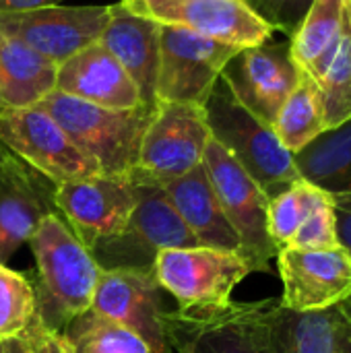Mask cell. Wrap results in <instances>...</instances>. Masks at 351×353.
I'll use <instances>...</instances> for the list:
<instances>
[{"instance_id":"d6a6232c","label":"cell","mask_w":351,"mask_h":353,"mask_svg":"<svg viewBox=\"0 0 351 353\" xmlns=\"http://www.w3.org/2000/svg\"><path fill=\"white\" fill-rule=\"evenodd\" d=\"M333 209H335V219H337L339 244L351 254V194L333 196Z\"/></svg>"},{"instance_id":"4316f807","label":"cell","mask_w":351,"mask_h":353,"mask_svg":"<svg viewBox=\"0 0 351 353\" xmlns=\"http://www.w3.org/2000/svg\"><path fill=\"white\" fill-rule=\"evenodd\" d=\"M62 335L74 353H151L139 335L91 308L74 316Z\"/></svg>"},{"instance_id":"60d3db41","label":"cell","mask_w":351,"mask_h":353,"mask_svg":"<svg viewBox=\"0 0 351 353\" xmlns=\"http://www.w3.org/2000/svg\"><path fill=\"white\" fill-rule=\"evenodd\" d=\"M244 2H248V0H244Z\"/></svg>"},{"instance_id":"ba28073f","label":"cell","mask_w":351,"mask_h":353,"mask_svg":"<svg viewBox=\"0 0 351 353\" xmlns=\"http://www.w3.org/2000/svg\"><path fill=\"white\" fill-rule=\"evenodd\" d=\"M0 143L54 184L101 174L99 165L39 105L2 110Z\"/></svg>"},{"instance_id":"74e56055","label":"cell","mask_w":351,"mask_h":353,"mask_svg":"<svg viewBox=\"0 0 351 353\" xmlns=\"http://www.w3.org/2000/svg\"><path fill=\"white\" fill-rule=\"evenodd\" d=\"M6 153H8V149H6V147H4V145L0 143V161H2L4 157H6Z\"/></svg>"},{"instance_id":"4fadbf2b","label":"cell","mask_w":351,"mask_h":353,"mask_svg":"<svg viewBox=\"0 0 351 353\" xmlns=\"http://www.w3.org/2000/svg\"><path fill=\"white\" fill-rule=\"evenodd\" d=\"M54 201L72 234L93 250L126 228L137 205V194L128 178L99 174L56 184Z\"/></svg>"},{"instance_id":"e0dca14e","label":"cell","mask_w":351,"mask_h":353,"mask_svg":"<svg viewBox=\"0 0 351 353\" xmlns=\"http://www.w3.org/2000/svg\"><path fill=\"white\" fill-rule=\"evenodd\" d=\"M56 184L10 151L0 161V263L29 244L41 221L58 213Z\"/></svg>"},{"instance_id":"9c48e42d","label":"cell","mask_w":351,"mask_h":353,"mask_svg":"<svg viewBox=\"0 0 351 353\" xmlns=\"http://www.w3.org/2000/svg\"><path fill=\"white\" fill-rule=\"evenodd\" d=\"M238 46L161 25L155 99L203 105Z\"/></svg>"},{"instance_id":"2e32d148","label":"cell","mask_w":351,"mask_h":353,"mask_svg":"<svg viewBox=\"0 0 351 353\" xmlns=\"http://www.w3.org/2000/svg\"><path fill=\"white\" fill-rule=\"evenodd\" d=\"M269 304L271 300L232 302L203 321H184L172 310V347L184 353H271Z\"/></svg>"},{"instance_id":"5bb4252c","label":"cell","mask_w":351,"mask_h":353,"mask_svg":"<svg viewBox=\"0 0 351 353\" xmlns=\"http://www.w3.org/2000/svg\"><path fill=\"white\" fill-rule=\"evenodd\" d=\"M283 283L279 304L292 312H323L351 300V254L341 246L277 252Z\"/></svg>"},{"instance_id":"7a4b0ae2","label":"cell","mask_w":351,"mask_h":353,"mask_svg":"<svg viewBox=\"0 0 351 353\" xmlns=\"http://www.w3.org/2000/svg\"><path fill=\"white\" fill-rule=\"evenodd\" d=\"M211 139H215L265 190L269 201L300 178L294 155L275 130L248 112L219 77L203 103Z\"/></svg>"},{"instance_id":"30bf717a","label":"cell","mask_w":351,"mask_h":353,"mask_svg":"<svg viewBox=\"0 0 351 353\" xmlns=\"http://www.w3.org/2000/svg\"><path fill=\"white\" fill-rule=\"evenodd\" d=\"M91 310L139 335L151 353H174L163 290L153 269H101Z\"/></svg>"},{"instance_id":"603a6c76","label":"cell","mask_w":351,"mask_h":353,"mask_svg":"<svg viewBox=\"0 0 351 353\" xmlns=\"http://www.w3.org/2000/svg\"><path fill=\"white\" fill-rule=\"evenodd\" d=\"M267 316L271 353H331L335 308L292 312L279 300H271Z\"/></svg>"},{"instance_id":"ffe728a7","label":"cell","mask_w":351,"mask_h":353,"mask_svg":"<svg viewBox=\"0 0 351 353\" xmlns=\"http://www.w3.org/2000/svg\"><path fill=\"white\" fill-rule=\"evenodd\" d=\"M161 188L199 246L230 250L244 256L240 238L230 225L203 163L188 174L161 184Z\"/></svg>"},{"instance_id":"7c38bea8","label":"cell","mask_w":351,"mask_h":353,"mask_svg":"<svg viewBox=\"0 0 351 353\" xmlns=\"http://www.w3.org/2000/svg\"><path fill=\"white\" fill-rule=\"evenodd\" d=\"M221 79L248 112L273 128L283 101L302 79V68L292 56L290 41L267 39L240 48L223 66Z\"/></svg>"},{"instance_id":"ab89813d","label":"cell","mask_w":351,"mask_h":353,"mask_svg":"<svg viewBox=\"0 0 351 353\" xmlns=\"http://www.w3.org/2000/svg\"><path fill=\"white\" fill-rule=\"evenodd\" d=\"M348 4H350V8H351V0H348Z\"/></svg>"},{"instance_id":"9a60e30c","label":"cell","mask_w":351,"mask_h":353,"mask_svg":"<svg viewBox=\"0 0 351 353\" xmlns=\"http://www.w3.org/2000/svg\"><path fill=\"white\" fill-rule=\"evenodd\" d=\"M110 19V6H41L0 14V33L23 41L54 64L97 43Z\"/></svg>"},{"instance_id":"ac0fdd59","label":"cell","mask_w":351,"mask_h":353,"mask_svg":"<svg viewBox=\"0 0 351 353\" xmlns=\"http://www.w3.org/2000/svg\"><path fill=\"white\" fill-rule=\"evenodd\" d=\"M56 91L110 110L143 105L134 81L99 41L58 64Z\"/></svg>"},{"instance_id":"d6986e66","label":"cell","mask_w":351,"mask_h":353,"mask_svg":"<svg viewBox=\"0 0 351 353\" xmlns=\"http://www.w3.org/2000/svg\"><path fill=\"white\" fill-rule=\"evenodd\" d=\"M159 37L161 25L139 17L122 6L110 4V19L99 37V43L122 64L134 81L143 105L155 108V87L159 70Z\"/></svg>"},{"instance_id":"7402d4cb","label":"cell","mask_w":351,"mask_h":353,"mask_svg":"<svg viewBox=\"0 0 351 353\" xmlns=\"http://www.w3.org/2000/svg\"><path fill=\"white\" fill-rule=\"evenodd\" d=\"M294 163L302 180L331 196L351 194V118L298 151Z\"/></svg>"},{"instance_id":"1f68e13d","label":"cell","mask_w":351,"mask_h":353,"mask_svg":"<svg viewBox=\"0 0 351 353\" xmlns=\"http://www.w3.org/2000/svg\"><path fill=\"white\" fill-rule=\"evenodd\" d=\"M25 333L31 339V343H33L37 353H74L62 333H56V331H50V329L41 327L35 319H33V323L29 325V329Z\"/></svg>"},{"instance_id":"d590c367","label":"cell","mask_w":351,"mask_h":353,"mask_svg":"<svg viewBox=\"0 0 351 353\" xmlns=\"http://www.w3.org/2000/svg\"><path fill=\"white\" fill-rule=\"evenodd\" d=\"M0 353H37L27 333L17 335V337H6L0 339Z\"/></svg>"},{"instance_id":"83f0119b","label":"cell","mask_w":351,"mask_h":353,"mask_svg":"<svg viewBox=\"0 0 351 353\" xmlns=\"http://www.w3.org/2000/svg\"><path fill=\"white\" fill-rule=\"evenodd\" d=\"M333 196L323 188L298 180L288 190L279 192L269 201V234L277 246V250L290 246L294 234L302 225V221L321 205L329 203Z\"/></svg>"},{"instance_id":"e575fe53","label":"cell","mask_w":351,"mask_h":353,"mask_svg":"<svg viewBox=\"0 0 351 353\" xmlns=\"http://www.w3.org/2000/svg\"><path fill=\"white\" fill-rule=\"evenodd\" d=\"M62 0H0V14L8 12H25L41 6H54Z\"/></svg>"},{"instance_id":"52a82bcc","label":"cell","mask_w":351,"mask_h":353,"mask_svg":"<svg viewBox=\"0 0 351 353\" xmlns=\"http://www.w3.org/2000/svg\"><path fill=\"white\" fill-rule=\"evenodd\" d=\"M209 139L203 105L157 101L128 178L159 186L180 178L203 163Z\"/></svg>"},{"instance_id":"8fae6325","label":"cell","mask_w":351,"mask_h":353,"mask_svg":"<svg viewBox=\"0 0 351 353\" xmlns=\"http://www.w3.org/2000/svg\"><path fill=\"white\" fill-rule=\"evenodd\" d=\"M157 25L180 27L223 43L248 48L273 37V27L244 0H120Z\"/></svg>"},{"instance_id":"b9f144b4","label":"cell","mask_w":351,"mask_h":353,"mask_svg":"<svg viewBox=\"0 0 351 353\" xmlns=\"http://www.w3.org/2000/svg\"><path fill=\"white\" fill-rule=\"evenodd\" d=\"M178 353H184V352H178Z\"/></svg>"},{"instance_id":"d4e9b609","label":"cell","mask_w":351,"mask_h":353,"mask_svg":"<svg viewBox=\"0 0 351 353\" xmlns=\"http://www.w3.org/2000/svg\"><path fill=\"white\" fill-rule=\"evenodd\" d=\"M273 130L292 155L302 151L327 130L321 89L304 70L298 87L283 101L273 122Z\"/></svg>"},{"instance_id":"836d02e7","label":"cell","mask_w":351,"mask_h":353,"mask_svg":"<svg viewBox=\"0 0 351 353\" xmlns=\"http://www.w3.org/2000/svg\"><path fill=\"white\" fill-rule=\"evenodd\" d=\"M331 353H351V321L335 306Z\"/></svg>"},{"instance_id":"44dd1931","label":"cell","mask_w":351,"mask_h":353,"mask_svg":"<svg viewBox=\"0 0 351 353\" xmlns=\"http://www.w3.org/2000/svg\"><path fill=\"white\" fill-rule=\"evenodd\" d=\"M58 64L19 39L0 33V99L6 108H31L56 91Z\"/></svg>"},{"instance_id":"277c9868","label":"cell","mask_w":351,"mask_h":353,"mask_svg":"<svg viewBox=\"0 0 351 353\" xmlns=\"http://www.w3.org/2000/svg\"><path fill=\"white\" fill-rule=\"evenodd\" d=\"M153 271L161 290L178 302L176 314L184 321H203L228 308L236 285L252 273L242 254L207 246L163 250Z\"/></svg>"},{"instance_id":"8992f818","label":"cell","mask_w":351,"mask_h":353,"mask_svg":"<svg viewBox=\"0 0 351 353\" xmlns=\"http://www.w3.org/2000/svg\"><path fill=\"white\" fill-rule=\"evenodd\" d=\"M203 168L252 273H267L279 252L269 234V196L215 139L207 143Z\"/></svg>"},{"instance_id":"f35d334b","label":"cell","mask_w":351,"mask_h":353,"mask_svg":"<svg viewBox=\"0 0 351 353\" xmlns=\"http://www.w3.org/2000/svg\"><path fill=\"white\" fill-rule=\"evenodd\" d=\"M2 110H4V103H2V99H0V114H2Z\"/></svg>"},{"instance_id":"f546056e","label":"cell","mask_w":351,"mask_h":353,"mask_svg":"<svg viewBox=\"0 0 351 353\" xmlns=\"http://www.w3.org/2000/svg\"><path fill=\"white\" fill-rule=\"evenodd\" d=\"M339 244L333 199L317 207L298 228L290 246L294 248H333Z\"/></svg>"},{"instance_id":"cb8c5ba5","label":"cell","mask_w":351,"mask_h":353,"mask_svg":"<svg viewBox=\"0 0 351 353\" xmlns=\"http://www.w3.org/2000/svg\"><path fill=\"white\" fill-rule=\"evenodd\" d=\"M319 85L325 105L327 130L351 118V8L345 0L341 33L333 50L308 72Z\"/></svg>"},{"instance_id":"3957f363","label":"cell","mask_w":351,"mask_h":353,"mask_svg":"<svg viewBox=\"0 0 351 353\" xmlns=\"http://www.w3.org/2000/svg\"><path fill=\"white\" fill-rule=\"evenodd\" d=\"M37 105L56 118L77 147L99 165L101 174L122 178L134 170L141 139L155 112L149 105L110 110L60 91H52Z\"/></svg>"},{"instance_id":"8d00e7d4","label":"cell","mask_w":351,"mask_h":353,"mask_svg":"<svg viewBox=\"0 0 351 353\" xmlns=\"http://www.w3.org/2000/svg\"><path fill=\"white\" fill-rule=\"evenodd\" d=\"M337 308H339V310H341V312H343V314H345V316L351 321V300L343 302V304H339Z\"/></svg>"},{"instance_id":"4dcf8cb0","label":"cell","mask_w":351,"mask_h":353,"mask_svg":"<svg viewBox=\"0 0 351 353\" xmlns=\"http://www.w3.org/2000/svg\"><path fill=\"white\" fill-rule=\"evenodd\" d=\"M314 0H248L250 8L275 31L294 35Z\"/></svg>"},{"instance_id":"5b68a950","label":"cell","mask_w":351,"mask_h":353,"mask_svg":"<svg viewBox=\"0 0 351 353\" xmlns=\"http://www.w3.org/2000/svg\"><path fill=\"white\" fill-rule=\"evenodd\" d=\"M132 186L137 205L126 228L116 238L106 240L91 250L93 259L103 271L153 269L159 252L170 248L199 246L159 184L132 182Z\"/></svg>"},{"instance_id":"6da1fadb","label":"cell","mask_w":351,"mask_h":353,"mask_svg":"<svg viewBox=\"0 0 351 353\" xmlns=\"http://www.w3.org/2000/svg\"><path fill=\"white\" fill-rule=\"evenodd\" d=\"M29 246L37 267L35 321L62 333L74 316L91 308L101 269L60 213L41 221Z\"/></svg>"},{"instance_id":"f1b7e54d","label":"cell","mask_w":351,"mask_h":353,"mask_svg":"<svg viewBox=\"0 0 351 353\" xmlns=\"http://www.w3.org/2000/svg\"><path fill=\"white\" fill-rule=\"evenodd\" d=\"M35 319L33 283L0 263V339L23 335Z\"/></svg>"},{"instance_id":"484cf974","label":"cell","mask_w":351,"mask_h":353,"mask_svg":"<svg viewBox=\"0 0 351 353\" xmlns=\"http://www.w3.org/2000/svg\"><path fill=\"white\" fill-rule=\"evenodd\" d=\"M345 17V0H314L296 33L290 50L296 64L308 74L335 46Z\"/></svg>"}]
</instances>
